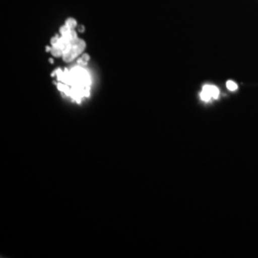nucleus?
<instances>
[{
    "label": "nucleus",
    "instance_id": "nucleus-6",
    "mask_svg": "<svg viewBox=\"0 0 258 258\" xmlns=\"http://www.w3.org/2000/svg\"><path fill=\"white\" fill-rule=\"evenodd\" d=\"M65 24H66L67 26H69L70 28H73V29H75V27L77 26V21L73 19H68L66 20Z\"/></svg>",
    "mask_w": 258,
    "mask_h": 258
},
{
    "label": "nucleus",
    "instance_id": "nucleus-1",
    "mask_svg": "<svg viewBox=\"0 0 258 258\" xmlns=\"http://www.w3.org/2000/svg\"><path fill=\"white\" fill-rule=\"evenodd\" d=\"M53 76L56 77L58 82L57 89L74 102L81 103L84 98L89 97L91 79L84 66L78 64L70 70L56 69Z\"/></svg>",
    "mask_w": 258,
    "mask_h": 258
},
{
    "label": "nucleus",
    "instance_id": "nucleus-5",
    "mask_svg": "<svg viewBox=\"0 0 258 258\" xmlns=\"http://www.w3.org/2000/svg\"><path fill=\"white\" fill-rule=\"evenodd\" d=\"M227 88H228L229 90H231V91H234V90L237 89V84L234 83V82L229 81V82L227 83Z\"/></svg>",
    "mask_w": 258,
    "mask_h": 258
},
{
    "label": "nucleus",
    "instance_id": "nucleus-2",
    "mask_svg": "<svg viewBox=\"0 0 258 258\" xmlns=\"http://www.w3.org/2000/svg\"><path fill=\"white\" fill-rule=\"evenodd\" d=\"M61 37L52 38L51 53L54 56H62L66 62H70L85 49V42L78 38L73 28L65 24L60 28Z\"/></svg>",
    "mask_w": 258,
    "mask_h": 258
},
{
    "label": "nucleus",
    "instance_id": "nucleus-4",
    "mask_svg": "<svg viewBox=\"0 0 258 258\" xmlns=\"http://www.w3.org/2000/svg\"><path fill=\"white\" fill-rule=\"evenodd\" d=\"M88 60H89V55L84 54V55H82L81 58L78 60V64L85 66V65L88 63Z\"/></svg>",
    "mask_w": 258,
    "mask_h": 258
},
{
    "label": "nucleus",
    "instance_id": "nucleus-3",
    "mask_svg": "<svg viewBox=\"0 0 258 258\" xmlns=\"http://www.w3.org/2000/svg\"><path fill=\"white\" fill-rule=\"evenodd\" d=\"M200 96L204 102H209L212 99H217L219 97V89L213 85H205Z\"/></svg>",
    "mask_w": 258,
    "mask_h": 258
}]
</instances>
